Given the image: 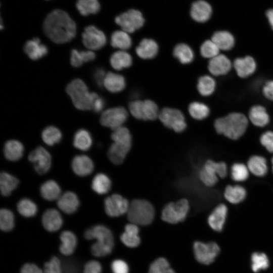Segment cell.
<instances>
[{
    "label": "cell",
    "instance_id": "14",
    "mask_svg": "<svg viewBox=\"0 0 273 273\" xmlns=\"http://www.w3.org/2000/svg\"><path fill=\"white\" fill-rule=\"evenodd\" d=\"M28 159L33 164L35 170L39 174H44L51 168V156L42 147L39 146L33 150L29 154Z\"/></svg>",
    "mask_w": 273,
    "mask_h": 273
},
{
    "label": "cell",
    "instance_id": "52",
    "mask_svg": "<svg viewBox=\"0 0 273 273\" xmlns=\"http://www.w3.org/2000/svg\"><path fill=\"white\" fill-rule=\"evenodd\" d=\"M43 273H63L61 261L57 256H53L43 265Z\"/></svg>",
    "mask_w": 273,
    "mask_h": 273
},
{
    "label": "cell",
    "instance_id": "35",
    "mask_svg": "<svg viewBox=\"0 0 273 273\" xmlns=\"http://www.w3.org/2000/svg\"><path fill=\"white\" fill-rule=\"evenodd\" d=\"M41 196L46 200L53 201L60 197L61 189L59 185L54 180H48L40 186Z\"/></svg>",
    "mask_w": 273,
    "mask_h": 273
},
{
    "label": "cell",
    "instance_id": "10",
    "mask_svg": "<svg viewBox=\"0 0 273 273\" xmlns=\"http://www.w3.org/2000/svg\"><path fill=\"white\" fill-rule=\"evenodd\" d=\"M158 116L166 127L175 132H181L186 128L187 124L184 115L177 109L164 108L159 112Z\"/></svg>",
    "mask_w": 273,
    "mask_h": 273
},
{
    "label": "cell",
    "instance_id": "9",
    "mask_svg": "<svg viewBox=\"0 0 273 273\" xmlns=\"http://www.w3.org/2000/svg\"><path fill=\"white\" fill-rule=\"evenodd\" d=\"M196 259L200 263L209 265L214 261L220 252L219 245L214 242H195L193 245Z\"/></svg>",
    "mask_w": 273,
    "mask_h": 273
},
{
    "label": "cell",
    "instance_id": "62",
    "mask_svg": "<svg viewBox=\"0 0 273 273\" xmlns=\"http://www.w3.org/2000/svg\"><path fill=\"white\" fill-rule=\"evenodd\" d=\"M271 165H272V172H273V157L271 159Z\"/></svg>",
    "mask_w": 273,
    "mask_h": 273
},
{
    "label": "cell",
    "instance_id": "30",
    "mask_svg": "<svg viewBox=\"0 0 273 273\" xmlns=\"http://www.w3.org/2000/svg\"><path fill=\"white\" fill-rule=\"evenodd\" d=\"M247 166L249 172L258 177L265 175L268 171V166L265 158L259 155L251 156L247 162Z\"/></svg>",
    "mask_w": 273,
    "mask_h": 273
},
{
    "label": "cell",
    "instance_id": "29",
    "mask_svg": "<svg viewBox=\"0 0 273 273\" xmlns=\"http://www.w3.org/2000/svg\"><path fill=\"white\" fill-rule=\"evenodd\" d=\"M24 152L23 144L17 140H11L5 144L4 154L6 158L11 161H16L21 158Z\"/></svg>",
    "mask_w": 273,
    "mask_h": 273
},
{
    "label": "cell",
    "instance_id": "31",
    "mask_svg": "<svg viewBox=\"0 0 273 273\" xmlns=\"http://www.w3.org/2000/svg\"><path fill=\"white\" fill-rule=\"evenodd\" d=\"M249 118L252 123L258 127H264L269 122V115L266 109L260 105H255L251 108Z\"/></svg>",
    "mask_w": 273,
    "mask_h": 273
},
{
    "label": "cell",
    "instance_id": "36",
    "mask_svg": "<svg viewBox=\"0 0 273 273\" xmlns=\"http://www.w3.org/2000/svg\"><path fill=\"white\" fill-rule=\"evenodd\" d=\"M173 55L183 64L191 63L194 60V53L192 48L184 43L177 44L173 51Z\"/></svg>",
    "mask_w": 273,
    "mask_h": 273
},
{
    "label": "cell",
    "instance_id": "50",
    "mask_svg": "<svg viewBox=\"0 0 273 273\" xmlns=\"http://www.w3.org/2000/svg\"><path fill=\"white\" fill-rule=\"evenodd\" d=\"M148 273H175L170 267L168 261L160 257L151 264Z\"/></svg>",
    "mask_w": 273,
    "mask_h": 273
},
{
    "label": "cell",
    "instance_id": "59",
    "mask_svg": "<svg viewBox=\"0 0 273 273\" xmlns=\"http://www.w3.org/2000/svg\"><path fill=\"white\" fill-rule=\"evenodd\" d=\"M105 106V100L97 95L93 101L92 106V109L93 111L96 113H99L103 109Z\"/></svg>",
    "mask_w": 273,
    "mask_h": 273
},
{
    "label": "cell",
    "instance_id": "16",
    "mask_svg": "<svg viewBox=\"0 0 273 273\" xmlns=\"http://www.w3.org/2000/svg\"><path fill=\"white\" fill-rule=\"evenodd\" d=\"M228 207L224 204L217 205L208 217L209 226L214 231L221 232L225 224L228 215Z\"/></svg>",
    "mask_w": 273,
    "mask_h": 273
},
{
    "label": "cell",
    "instance_id": "22",
    "mask_svg": "<svg viewBox=\"0 0 273 273\" xmlns=\"http://www.w3.org/2000/svg\"><path fill=\"white\" fill-rule=\"evenodd\" d=\"M233 66L239 76L247 77L252 74L256 68L254 59L250 56L237 58L234 62Z\"/></svg>",
    "mask_w": 273,
    "mask_h": 273
},
{
    "label": "cell",
    "instance_id": "20",
    "mask_svg": "<svg viewBox=\"0 0 273 273\" xmlns=\"http://www.w3.org/2000/svg\"><path fill=\"white\" fill-rule=\"evenodd\" d=\"M190 14L191 17L198 22L203 23L209 19L212 14L210 4L203 0H198L192 5Z\"/></svg>",
    "mask_w": 273,
    "mask_h": 273
},
{
    "label": "cell",
    "instance_id": "19",
    "mask_svg": "<svg viewBox=\"0 0 273 273\" xmlns=\"http://www.w3.org/2000/svg\"><path fill=\"white\" fill-rule=\"evenodd\" d=\"M71 166L74 172L80 176L89 175L94 168L92 160L84 155L75 156L72 160Z\"/></svg>",
    "mask_w": 273,
    "mask_h": 273
},
{
    "label": "cell",
    "instance_id": "60",
    "mask_svg": "<svg viewBox=\"0 0 273 273\" xmlns=\"http://www.w3.org/2000/svg\"><path fill=\"white\" fill-rule=\"evenodd\" d=\"M263 93L267 99L273 101V80L268 81L265 84Z\"/></svg>",
    "mask_w": 273,
    "mask_h": 273
},
{
    "label": "cell",
    "instance_id": "44",
    "mask_svg": "<svg viewBox=\"0 0 273 273\" xmlns=\"http://www.w3.org/2000/svg\"><path fill=\"white\" fill-rule=\"evenodd\" d=\"M215 86V80L210 76L203 75L198 79L197 89L202 96H208L211 95L214 92Z\"/></svg>",
    "mask_w": 273,
    "mask_h": 273
},
{
    "label": "cell",
    "instance_id": "26",
    "mask_svg": "<svg viewBox=\"0 0 273 273\" xmlns=\"http://www.w3.org/2000/svg\"><path fill=\"white\" fill-rule=\"evenodd\" d=\"M139 233V229L137 225L128 223L125 225L124 231L120 236L121 241L128 247H136L141 242Z\"/></svg>",
    "mask_w": 273,
    "mask_h": 273
},
{
    "label": "cell",
    "instance_id": "55",
    "mask_svg": "<svg viewBox=\"0 0 273 273\" xmlns=\"http://www.w3.org/2000/svg\"><path fill=\"white\" fill-rule=\"evenodd\" d=\"M111 267L113 273H128L129 272L127 264L121 259L114 260L111 263Z\"/></svg>",
    "mask_w": 273,
    "mask_h": 273
},
{
    "label": "cell",
    "instance_id": "47",
    "mask_svg": "<svg viewBox=\"0 0 273 273\" xmlns=\"http://www.w3.org/2000/svg\"><path fill=\"white\" fill-rule=\"evenodd\" d=\"M249 170L247 165L242 163H235L231 168L232 179L237 182L245 181L249 177Z\"/></svg>",
    "mask_w": 273,
    "mask_h": 273
},
{
    "label": "cell",
    "instance_id": "34",
    "mask_svg": "<svg viewBox=\"0 0 273 273\" xmlns=\"http://www.w3.org/2000/svg\"><path fill=\"white\" fill-rule=\"evenodd\" d=\"M211 40L216 44L219 50L228 51L231 50L235 44L233 35L226 31H218L212 35Z\"/></svg>",
    "mask_w": 273,
    "mask_h": 273
},
{
    "label": "cell",
    "instance_id": "32",
    "mask_svg": "<svg viewBox=\"0 0 273 273\" xmlns=\"http://www.w3.org/2000/svg\"><path fill=\"white\" fill-rule=\"evenodd\" d=\"M110 63L113 68L120 70L130 67L132 63V59L127 52L119 51L112 54L110 58Z\"/></svg>",
    "mask_w": 273,
    "mask_h": 273
},
{
    "label": "cell",
    "instance_id": "49",
    "mask_svg": "<svg viewBox=\"0 0 273 273\" xmlns=\"http://www.w3.org/2000/svg\"><path fill=\"white\" fill-rule=\"evenodd\" d=\"M111 137L114 142L120 143L131 146L132 138L129 130L120 126L113 130Z\"/></svg>",
    "mask_w": 273,
    "mask_h": 273
},
{
    "label": "cell",
    "instance_id": "4",
    "mask_svg": "<svg viewBox=\"0 0 273 273\" xmlns=\"http://www.w3.org/2000/svg\"><path fill=\"white\" fill-rule=\"evenodd\" d=\"M66 91L74 106L81 110L92 109L94 99L98 95L94 92H89L84 82L79 78L70 82L67 85Z\"/></svg>",
    "mask_w": 273,
    "mask_h": 273
},
{
    "label": "cell",
    "instance_id": "46",
    "mask_svg": "<svg viewBox=\"0 0 273 273\" xmlns=\"http://www.w3.org/2000/svg\"><path fill=\"white\" fill-rule=\"evenodd\" d=\"M190 115L197 120L205 119L210 113L208 107L204 103L194 102L191 103L188 108Z\"/></svg>",
    "mask_w": 273,
    "mask_h": 273
},
{
    "label": "cell",
    "instance_id": "57",
    "mask_svg": "<svg viewBox=\"0 0 273 273\" xmlns=\"http://www.w3.org/2000/svg\"><path fill=\"white\" fill-rule=\"evenodd\" d=\"M105 70L101 68H97L93 72V78L97 84L100 87H102L104 86V81L106 76Z\"/></svg>",
    "mask_w": 273,
    "mask_h": 273
},
{
    "label": "cell",
    "instance_id": "42",
    "mask_svg": "<svg viewBox=\"0 0 273 273\" xmlns=\"http://www.w3.org/2000/svg\"><path fill=\"white\" fill-rule=\"evenodd\" d=\"M76 6L80 14L84 16L96 14L100 9L98 0H78Z\"/></svg>",
    "mask_w": 273,
    "mask_h": 273
},
{
    "label": "cell",
    "instance_id": "21",
    "mask_svg": "<svg viewBox=\"0 0 273 273\" xmlns=\"http://www.w3.org/2000/svg\"><path fill=\"white\" fill-rule=\"evenodd\" d=\"M24 51L30 59L37 60L48 54V49L46 46L41 43L38 38L35 37L26 42Z\"/></svg>",
    "mask_w": 273,
    "mask_h": 273
},
{
    "label": "cell",
    "instance_id": "40",
    "mask_svg": "<svg viewBox=\"0 0 273 273\" xmlns=\"http://www.w3.org/2000/svg\"><path fill=\"white\" fill-rule=\"evenodd\" d=\"M92 143V135L87 130L80 129L75 132L73 138V145L76 148L82 151L88 150Z\"/></svg>",
    "mask_w": 273,
    "mask_h": 273
},
{
    "label": "cell",
    "instance_id": "61",
    "mask_svg": "<svg viewBox=\"0 0 273 273\" xmlns=\"http://www.w3.org/2000/svg\"><path fill=\"white\" fill-rule=\"evenodd\" d=\"M269 23L273 29V9L268 10L266 13Z\"/></svg>",
    "mask_w": 273,
    "mask_h": 273
},
{
    "label": "cell",
    "instance_id": "3",
    "mask_svg": "<svg viewBox=\"0 0 273 273\" xmlns=\"http://www.w3.org/2000/svg\"><path fill=\"white\" fill-rule=\"evenodd\" d=\"M248 124L245 115L233 112L217 119L214 122V127L218 133L232 140H237L244 134Z\"/></svg>",
    "mask_w": 273,
    "mask_h": 273
},
{
    "label": "cell",
    "instance_id": "13",
    "mask_svg": "<svg viewBox=\"0 0 273 273\" xmlns=\"http://www.w3.org/2000/svg\"><path fill=\"white\" fill-rule=\"evenodd\" d=\"M82 43L87 49L98 50L106 43V37L104 32L93 25L85 28L82 35Z\"/></svg>",
    "mask_w": 273,
    "mask_h": 273
},
{
    "label": "cell",
    "instance_id": "53",
    "mask_svg": "<svg viewBox=\"0 0 273 273\" xmlns=\"http://www.w3.org/2000/svg\"><path fill=\"white\" fill-rule=\"evenodd\" d=\"M260 142L268 152L273 153V131H267L262 133Z\"/></svg>",
    "mask_w": 273,
    "mask_h": 273
},
{
    "label": "cell",
    "instance_id": "7",
    "mask_svg": "<svg viewBox=\"0 0 273 273\" xmlns=\"http://www.w3.org/2000/svg\"><path fill=\"white\" fill-rule=\"evenodd\" d=\"M189 203L183 199L167 204L162 211L161 218L165 222L177 223L184 221L189 212Z\"/></svg>",
    "mask_w": 273,
    "mask_h": 273
},
{
    "label": "cell",
    "instance_id": "24",
    "mask_svg": "<svg viewBox=\"0 0 273 273\" xmlns=\"http://www.w3.org/2000/svg\"><path fill=\"white\" fill-rule=\"evenodd\" d=\"M159 47L157 42L150 38L141 40L135 49L138 56L143 59H151L155 57L158 52Z\"/></svg>",
    "mask_w": 273,
    "mask_h": 273
},
{
    "label": "cell",
    "instance_id": "37",
    "mask_svg": "<svg viewBox=\"0 0 273 273\" xmlns=\"http://www.w3.org/2000/svg\"><path fill=\"white\" fill-rule=\"evenodd\" d=\"M110 42L113 47L121 50L128 49L132 45V40L128 33L123 30L114 31L112 34Z\"/></svg>",
    "mask_w": 273,
    "mask_h": 273
},
{
    "label": "cell",
    "instance_id": "39",
    "mask_svg": "<svg viewBox=\"0 0 273 273\" xmlns=\"http://www.w3.org/2000/svg\"><path fill=\"white\" fill-rule=\"evenodd\" d=\"M111 187V181L105 174L99 173L93 178L92 183V189L100 195L108 193Z\"/></svg>",
    "mask_w": 273,
    "mask_h": 273
},
{
    "label": "cell",
    "instance_id": "11",
    "mask_svg": "<svg viewBox=\"0 0 273 273\" xmlns=\"http://www.w3.org/2000/svg\"><path fill=\"white\" fill-rule=\"evenodd\" d=\"M115 21L123 30L132 33L143 26L145 19L140 11L131 9L117 16Z\"/></svg>",
    "mask_w": 273,
    "mask_h": 273
},
{
    "label": "cell",
    "instance_id": "27",
    "mask_svg": "<svg viewBox=\"0 0 273 273\" xmlns=\"http://www.w3.org/2000/svg\"><path fill=\"white\" fill-rule=\"evenodd\" d=\"M131 148V146L125 144L113 142L108 151V157L114 164H121Z\"/></svg>",
    "mask_w": 273,
    "mask_h": 273
},
{
    "label": "cell",
    "instance_id": "33",
    "mask_svg": "<svg viewBox=\"0 0 273 273\" xmlns=\"http://www.w3.org/2000/svg\"><path fill=\"white\" fill-rule=\"evenodd\" d=\"M245 189L240 185H229L224 190V197L230 203L237 204L242 202L246 198Z\"/></svg>",
    "mask_w": 273,
    "mask_h": 273
},
{
    "label": "cell",
    "instance_id": "8",
    "mask_svg": "<svg viewBox=\"0 0 273 273\" xmlns=\"http://www.w3.org/2000/svg\"><path fill=\"white\" fill-rule=\"evenodd\" d=\"M130 113L135 118L144 120H153L159 116L158 106L153 101L135 100L129 104Z\"/></svg>",
    "mask_w": 273,
    "mask_h": 273
},
{
    "label": "cell",
    "instance_id": "23",
    "mask_svg": "<svg viewBox=\"0 0 273 273\" xmlns=\"http://www.w3.org/2000/svg\"><path fill=\"white\" fill-rule=\"evenodd\" d=\"M58 207L67 214L75 212L79 205V201L77 196L72 192H66L58 199Z\"/></svg>",
    "mask_w": 273,
    "mask_h": 273
},
{
    "label": "cell",
    "instance_id": "18",
    "mask_svg": "<svg viewBox=\"0 0 273 273\" xmlns=\"http://www.w3.org/2000/svg\"><path fill=\"white\" fill-rule=\"evenodd\" d=\"M41 222L43 228L47 231L55 232L62 227L63 220L59 211L55 209L51 208L44 212L41 218Z\"/></svg>",
    "mask_w": 273,
    "mask_h": 273
},
{
    "label": "cell",
    "instance_id": "48",
    "mask_svg": "<svg viewBox=\"0 0 273 273\" xmlns=\"http://www.w3.org/2000/svg\"><path fill=\"white\" fill-rule=\"evenodd\" d=\"M15 225V217L9 209L3 208L0 211V228L4 232L12 231Z\"/></svg>",
    "mask_w": 273,
    "mask_h": 273
},
{
    "label": "cell",
    "instance_id": "17",
    "mask_svg": "<svg viewBox=\"0 0 273 273\" xmlns=\"http://www.w3.org/2000/svg\"><path fill=\"white\" fill-rule=\"evenodd\" d=\"M232 64L230 59L225 55L218 54L211 59L208 63L209 72L215 76L225 75L231 70Z\"/></svg>",
    "mask_w": 273,
    "mask_h": 273
},
{
    "label": "cell",
    "instance_id": "15",
    "mask_svg": "<svg viewBox=\"0 0 273 273\" xmlns=\"http://www.w3.org/2000/svg\"><path fill=\"white\" fill-rule=\"evenodd\" d=\"M106 213L110 217H118L127 213L129 204L127 199L118 194H113L104 201Z\"/></svg>",
    "mask_w": 273,
    "mask_h": 273
},
{
    "label": "cell",
    "instance_id": "25",
    "mask_svg": "<svg viewBox=\"0 0 273 273\" xmlns=\"http://www.w3.org/2000/svg\"><path fill=\"white\" fill-rule=\"evenodd\" d=\"M61 242L59 249L60 253L65 256H70L75 251L77 239L76 235L71 231H64L60 235Z\"/></svg>",
    "mask_w": 273,
    "mask_h": 273
},
{
    "label": "cell",
    "instance_id": "51",
    "mask_svg": "<svg viewBox=\"0 0 273 273\" xmlns=\"http://www.w3.org/2000/svg\"><path fill=\"white\" fill-rule=\"evenodd\" d=\"M219 49L212 40L204 41L200 47L201 55L204 58H214L219 54Z\"/></svg>",
    "mask_w": 273,
    "mask_h": 273
},
{
    "label": "cell",
    "instance_id": "1",
    "mask_svg": "<svg viewBox=\"0 0 273 273\" xmlns=\"http://www.w3.org/2000/svg\"><path fill=\"white\" fill-rule=\"evenodd\" d=\"M43 29L46 35L52 41L57 43H64L75 37L76 26L66 12L55 10L46 17Z\"/></svg>",
    "mask_w": 273,
    "mask_h": 273
},
{
    "label": "cell",
    "instance_id": "56",
    "mask_svg": "<svg viewBox=\"0 0 273 273\" xmlns=\"http://www.w3.org/2000/svg\"><path fill=\"white\" fill-rule=\"evenodd\" d=\"M70 55V63L72 66L79 67L84 63L81 51L73 49Z\"/></svg>",
    "mask_w": 273,
    "mask_h": 273
},
{
    "label": "cell",
    "instance_id": "5",
    "mask_svg": "<svg viewBox=\"0 0 273 273\" xmlns=\"http://www.w3.org/2000/svg\"><path fill=\"white\" fill-rule=\"evenodd\" d=\"M155 216L154 208L148 201L136 199L129 204L127 216L130 223L137 225H147L153 221Z\"/></svg>",
    "mask_w": 273,
    "mask_h": 273
},
{
    "label": "cell",
    "instance_id": "38",
    "mask_svg": "<svg viewBox=\"0 0 273 273\" xmlns=\"http://www.w3.org/2000/svg\"><path fill=\"white\" fill-rule=\"evenodd\" d=\"M19 183L15 176L6 172H2L0 175V189L2 195L9 196Z\"/></svg>",
    "mask_w": 273,
    "mask_h": 273
},
{
    "label": "cell",
    "instance_id": "54",
    "mask_svg": "<svg viewBox=\"0 0 273 273\" xmlns=\"http://www.w3.org/2000/svg\"><path fill=\"white\" fill-rule=\"evenodd\" d=\"M102 271L101 263L97 260H92L84 264L83 273H102Z\"/></svg>",
    "mask_w": 273,
    "mask_h": 273
},
{
    "label": "cell",
    "instance_id": "58",
    "mask_svg": "<svg viewBox=\"0 0 273 273\" xmlns=\"http://www.w3.org/2000/svg\"><path fill=\"white\" fill-rule=\"evenodd\" d=\"M20 273H43V270L34 263H27L21 267Z\"/></svg>",
    "mask_w": 273,
    "mask_h": 273
},
{
    "label": "cell",
    "instance_id": "6",
    "mask_svg": "<svg viewBox=\"0 0 273 273\" xmlns=\"http://www.w3.org/2000/svg\"><path fill=\"white\" fill-rule=\"evenodd\" d=\"M228 174L226 164L222 162L207 160L199 173V177L203 184L213 187L216 184L218 178H223Z\"/></svg>",
    "mask_w": 273,
    "mask_h": 273
},
{
    "label": "cell",
    "instance_id": "43",
    "mask_svg": "<svg viewBox=\"0 0 273 273\" xmlns=\"http://www.w3.org/2000/svg\"><path fill=\"white\" fill-rule=\"evenodd\" d=\"M62 133L60 129L54 126L46 127L42 132L41 138L43 141L49 146H53L60 142Z\"/></svg>",
    "mask_w": 273,
    "mask_h": 273
},
{
    "label": "cell",
    "instance_id": "2",
    "mask_svg": "<svg viewBox=\"0 0 273 273\" xmlns=\"http://www.w3.org/2000/svg\"><path fill=\"white\" fill-rule=\"evenodd\" d=\"M84 237L87 240L95 239L90 247V252L96 257H104L113 250L114 241L111 231L102 224H97L85 230Z\"/></svg>",
    "mask_w": 273,
    "mask_h": 273
},
{
    "label": "cell",
    "instance_id": "45",
    "mask_svg": "<svg viewBox=\"0 0 273 273\" xmlns=\"http://www.w3.org/2000/svg\"><path fill=\"white\" fill-rule=\"evenodd\" d=\"M17 210L19 213L25 217H31L36 215L37 212L36 205L28 198H23L18 203Z\"/></svg>",
    "mask_w": 273,
    "mask_h": 273
},
{
    "label": "cell",
    "instance_id": "28",
    "mask_svg": "<svg viewBox=\"0 0 273 273\" xmlns=\"http://www.w3.org/2000/svg\"><path fill=\"white\" fill-rule=\"evenodd\" d=\"M104 86L111 93H118L123 90L125 87V79L122 75L109 72L106 75Z\"/></svg>",
    "mask_w": 273,
    "mask_h": 273
},
{
    "label": "cell",
    "instance_id": "41",
    "mask_svg": "<svg viewBox=\"0 0 273 273\" xmlns=\"http://www.w3.org/2000/svg\"><path fill=\"white\" fill-rule=\"evenodd\" d=\"M270 265L269 259L267 255L260 252H255L251 255V268L252 270L257 273L261 270L267 269Z\"/></svg>",
    "mask_w": 273,
    "mask_h": 273
},
{
    "label": "cell",
    "instance_id": "12",
    "mask_svg": "<svg viewBox=\"0 0 273 273\" xmlns=\"http://www.w3.org/2000/svg\"><path fill=\"white\" fill-rule=\"evenodd\" d=\"M128 113L122 107L111 108L105 110L100 118L101 124L113 130L120 126L127 119Z\"/></svg>",
    "mask_w": 273,
    "mask_h": 273
}]
</instances>
